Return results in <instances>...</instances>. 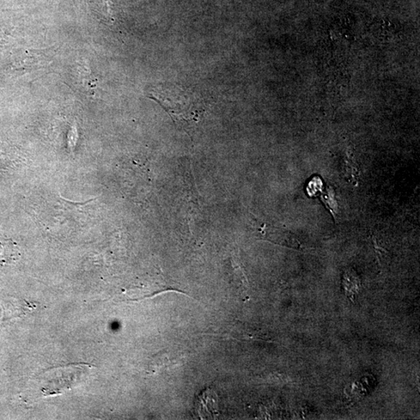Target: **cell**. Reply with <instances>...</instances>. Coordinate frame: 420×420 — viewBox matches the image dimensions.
<instances>
[{"label":"cell","mask_w":420,"mask_h":420,"mask_svg":"<svg viewBox=\"0 0 420 420\" xmlns=\"http://www.w3.org/2000/svg\"><path fill=\"white\" fill-rule=\"evenodd\" d=\"M88 368L89 365L79 363L48 370L41 388L42 394L50 397L68 390L77 385Z\"/></svg>","instance_id":"1"},{"label":"cell","mask_w":420,"mask_h":420,"mask_svg":"<svg viewBox=\"0 0 420 420\" xmlns=\"http://www.w3.org/2000/svg\"><path fill=\"white\" fill-rule=\"evenodd\" d=\"M196 409L201 419L215 418L218 413V399L215 392L206 389L201 393L197 399Z\"/></svg>","instance_id":"2"},{"label":"cell","mask_w":420,"mask_h":420,"mask_svg":"<svg viewBox=\"0 0 420 420\" xmlns=\"http://www.w3.org/2000/svg\"><path fill=\"white\" fill-rule=\"evenodd\" d=\"M21 257L17 243L11 239L0 237V266L14 264Z\"/></svg>","instance_id":"3"},{"label":"cell","mask_w":420,"mask_h":420,"mask_svg":"<svg viewBox=\"0 0 420 420\" xmlns=\"http://www.w3.org/2000/svg\"><path fill=\"white\" fill-rule=\"evenodd\" d=\"M81 77L83 83V86L90 90L94 89V88L96 87V80L94 77H92V74H91V72L90 71H86L84 69Z\"/></svg>","instance_id":"4"},{"label":"cell","mask_w":420,"mask_h":420,"mask_svg":"<svg viewBox=\"0 0 420 420\" xmlns=\"http://www.w3.org/2000/svg\"><path fill=\"white\" fill-rule=\"evenodd\" d=\"M6 41H7V39H6V36L4 34H0V46H3Z\"/></svg>","instance_id":"5"}]
</instances>
